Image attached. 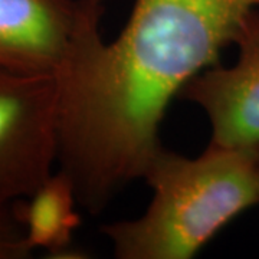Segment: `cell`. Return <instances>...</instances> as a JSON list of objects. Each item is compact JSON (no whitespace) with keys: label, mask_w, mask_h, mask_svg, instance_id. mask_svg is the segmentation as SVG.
Returning a JSON list of instances; mask_svg holds the SVG:
<instances>
[{"label":"cell","mask_w":259,"mask_h":259,"mask_svg":"<svg viewBox=\"0 0 259 259\" xmlns=\"http://www.w3.org/2000/svg\"><path fill=\"white\" fill-rule=\"evenodd\" d=\"M259 0H134L111 42L94 32L56 75L58 161L79 206L102 212L141 179L182 90L235 44Z\"/></svg>","instance_id":"obj_1"},{"label":"cell","mask_w":259,"mask_h":259,"mask_svg":"<svg viewBox=\"0 0 259 259\" xmlns=\"http://www.w3.org/2000/svg\"><path fill=\"white\" fill-rule=\"evenodd\" d=\"M151 200L136 219L102 226L118 259H190L229 223L259 204V164L207 144L199 157L163 147L143 177Z\"/></svg>","instance_id":"obj_2"},{"label":"cell","mask_w":259,"mask_h":259,"mask_svg":"<svg viewBox=\"0 0 259 259\" xmlns=\"http://www.w3.org/2000/svg\"><path fill=\"white\" fill-rule=\"evenodd\" d=\"M58 161V83L0 69V207L28 197Z\"/></svg>","instance_id":"obj_3"},{"label":"cell","mask_w":259,"mask_h":259,"mask_svg":"<svg viewBox=\"0 0 259 259\" xmlns=\"http://www.w3.org/2000/svg\"><path fill=\"white\" fill-rule=\"evenodd\" d=\"M101 16L93 0H0V69L56 76Z\"/></svg>","instance_id":"obj_4"},{"label":"cell","mask_w":259,"mask_h":259,"mask_svg":"<svg viewBox=\"0 0 259 259\" xmlns=\"http://www.w3.org/2000/svg\"><path fill=\"white\" fill-rule=\"evenodd\" d=\"M231 66L204 69L180 93L210 124L209 144L241 153L259 164V10L242 23Z\"/></svg>","instance_id":"obj_5"},{"label":"cell","mask_w":259,"mask_h":259,"mask_svg":"<svg viewBox=\"0 0 259 259\" xmlns=\"http://www.w3.org/2000/svg\"><path fill=\"white\" fill-rule=\"evenodd\" d=\"M78 196L71 177L59 168L33 193L12 203L29 248L44 249L51 258H71L74 235L81 225Z\"/></svg>","instance_id":"obj_6"},{"label":"cell","mask_w":259,"mask_h":259,"mask_svg":"<svg viewBox=\"0 0 259 259\" xmlns=\"http://www.w3.org/2000/svg\"><path fill=\"white\" fill-rule=\"evenodd\" d=\"M30 253L32 249L12 206L0 207V259H26Z\"/></svg>","instance_id":"obj_7"},{"label":"cell","mask_w":259,"mask_h":259,"mask_svg":"<svg viewBox=\"0 0 259 259\" xmlns=\"http://www.w3.org/2000/svg\"><path fill=\"white\" fill-rule=\"evenodd\" d=\"M93 2H98V3H102V0H93Z\"/></svg>","instance_id":"obj_8"}]
</instances>
